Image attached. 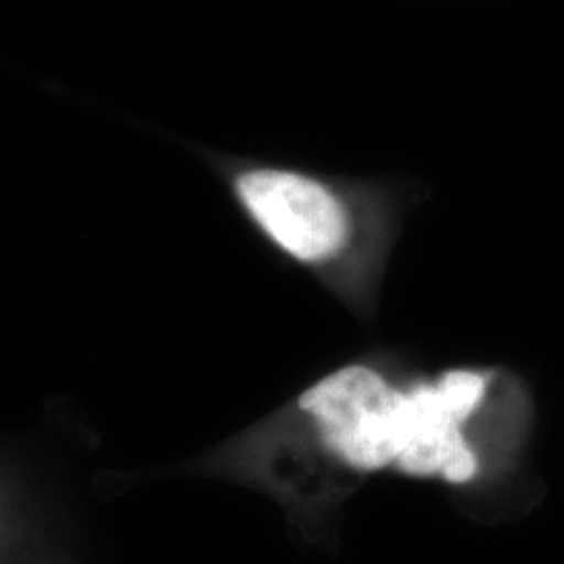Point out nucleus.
Masks as SVG:
<instances>
[{
	"label": "nucleus",
	"instance_id": "obj_1",
	"mask_svg": "<svg viewBox=\"0 0 564 564\" xmlns=\"http://www.w3.org/2000/svg\"><path fill=\"white\" fill-rule=\"evenodd\" d=\"M535 426L521 377L502 366L426 375L387 356L343 364L265 429L268 485L305 535L321 538L364 481L437 484L468 505L519 484Z\"/></svg>",
	"mask_w": 564,
	"mask_h": 564
},
{
	"label": "nucleus",
	"instance_id": "obj_2",
	"mask_svg": "<svg viewBox=\"0 0 564 564\" xmlns=\"http://www.w3.org/2000/svg\"><path fill=\"white\" fill-rule=\"evenodd\" d=\"M228 182L268 241L323 279L354 312H372L393 228L383 191L260 163L235 165Z\"/></svg>",
	"mask_w": 564,
	"mask_h": 564
}]
</instances>
